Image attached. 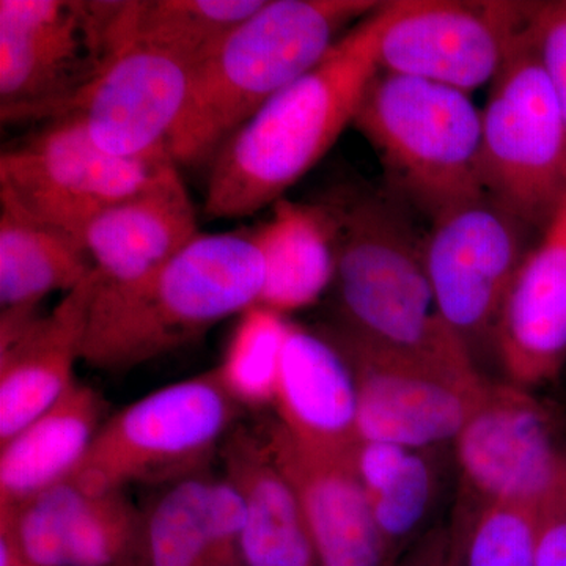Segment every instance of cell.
Masks as SVG:
<instances>
[{"label":"cell","instance_id":"obj_1","mask_svg":"<svg viewBox=\"0 0 566 566\" xmlns=\"http://www.w3.org/2000/svg\"><path fill=\"white\" fill-rule=\"evenodd\" d=\"M394 7L381 2L230 137L211 163L207 216L238 219L273 207L322 161L378 74L379 41Z\"/></svg>","mask_w":566,"mask_h":566},{"label":"cell","instance_id":"obj_2","mask_svg":"<svg viewBox=\"0 0 566 566\" xmlns=\"http://www.w3.org/2000/svg\"><path fill=\"white\" fill-rule=\"evenodd\" d=\"M333 221L345 333L381 352L479 378L471 348L436 301L423 241L392 205L352 189L319 202Z\"/></svg>","mask_w":566,"mask_h":566},{"label":"cell","instance_id":"obj_3","mask_svg":"<svg viewBox=\"0 0 566 566\" xmlns=\"http://www.w3.org/2000/svg\"><path fill=\"white\" fill-rule=\"evenodd\" d=\"M263 281L251 233H200L144 281H96L82 360L122 374L158 359L259 304Z\"/></svg>","mask_w":566,"mask_h":566},{"label":"cell","instance_id":"obj_4","mask_svg":"<svg viewBox=\"0 0 566 566\" xmlns=\"http://www.w3.org/2000/svg\"><path fill=\"white\" fill-rule=\"evenodd\" d=\"M379 6L371 0H266L193 71L167 142L177 166L214 161L245 122Z\"/></svg>","mask_w":566,"mask_h":566},{"label":"cell","instance_id":"obj_5","mask_svg":"<svg viewBox=\"0 0 566 566\" xmlns=\"http://www.w3.org/2000/svg\"><path fill=\"white\" fill-rule=\"evenodd\" d=\"M353 125L395 185L431 218L486 196L482 111L468 93L379 70Z\"/></svg>","mask_w":566,"mask_h":566},{"label":"cell","instance_id":"obj_6","mask_svg":"<svg viewBox=\"0 0 566 566\" xmlns=\"http://www.w3.org/2000/svg\"><path fill=\"white\" fill-rule=\"evenodd\" d=\"M240 411L216 368L174 382L104 420L69 480L88 493H112L205 471Z\"/></svg>","mask_w":566,"mask_h":566},{"label":"cell","instance_id":"obj_7","mask_svg":"<svg viewBox=\"0 0 566 566\" xmlns=\"http://www.w3.org/2000/svg\"><path fill=\"white\" fill-rule=\"evenodd\" d=\"M486 196L524 226L549 222L566 193V122L532 40V25L491 82L482 111Z\"/></svg>","mask_w":566,"mask_h":566},{"label":"cell","instance_id":"obj_8","mask_svg":"<svg viewBox=\"0 0 566 566\" xmlns=\"http://www.w3.org/2000/svg\"><path fill=\"white\" fill-rule=\"evenodd\" d=\"M120 2L2 0V122L54 118L95 81L114 52Z\"/></svg>","mask_w":566,"mask_h":566},{"label":"cell","instance_id":"obj_9","mask_svg":"<svg viewBox=\"0 0 566 566\" xmlns=\"http://www.w3.org/2000/svg\"><path fill=\"white\" fill-rule=\"evenodd\" d=\"M0 155V199L81 238L112 205L147 188L170 153L123 158L103 150L81 118L63 114Z\"/></svg>","mask_w":566,"mask_h":566},{"label":"cell","instance_id":"obj_10","mask_svg":"<svg viewBox=\"0 0 566 566\" xmlns=\"http://www.w3.org/2000/svg\"><path fill=\"white\" fill-rule=\"evenodd\" d=\"M455 450L474 505L516 506L535 520L565 509L566 455L549 415L528 389L486 385Z\"/></svg>","mask_w":566,"mask_h":566},{"label":"cell","instance_id":"obj_11","mask_svg":"<svg viewBox=\"0 0 566 566\" xmlns=\"http://www.w3.org/2000/svg\"><path fill=\"white\" fill-rule=\"evenodd\" d=\"M538 3L397 0L379 41V70L469 95L495 80Z\"/></svg>","mask_w":566,"mask_h":566},{"label":"cell","instance_id":"obj_12","mask_svg":"<svg viewBox=\"0 0 566 566\" xmlns=\"http://www.w3.org/2000/svg\"><path fill=\"white\" fill-rule=\"evenodd\" d=\"M524 223L490 196L433 219L423 260L441 314L471 348L493 331L526 253Z\"/></svg>","mask_w":566,"mask_h":566},{"label":"cell","instance_id":"obj_13","mask_svg":"<svg viewBox=\"0 0 566 566\" xmlns=\"http://www.w3.org/2000/svg\"><path fill=\"white\" fill-rule=\"evenodd\" d=\"M357 387L359 441L439 449L458 438L482 400L486 381L381 352L348 333L335 344Z\"/></svg>","mask_w":566,"mask_h":566},{"label":"cell","instance_id":"obj_14","mask_svg":"<svg viewBox=\"0 0 566 566\" xmlns=\"http://www.w3.org/2000/svg\"><path fill=\"white\" fill-rule=\"evenodd\" d=\"M197 65L180 52L123 32L95 81L59 115H77L92 139L112 155L169 153L167 142Z\"/></svg>","mask_w":566,"mask_h":566},{"label":"cell","instance_id":"obj_15","mask_svg":"<svg viewBox=\"0 0 566 566\" xmlns=\"http://www.w3.org/2000/svg\"><path fill=\"white\" fill-rule=\"evenodd\" d=\"M140 517L125 491L88 493L65 480L0 509V532L32 566H134Z\"/></svg>","mask_w":566,"mask_h":566},{"label":"cell","instance_id":"obj_16","mask_svg":"<svg viewBox=\"0 0 566 566\" xmlns=\"http://www.w3.org/2000/svg\"><path fill=\"white\" fill-rule=\"evenodd\" d=\"M96 281L93 271L46 315L39 308L0 312V444L76 381Z\"/></svg>","mask_w":566,"mask_h":566},{"label":"cell","instance_id":"obj_17","mask_svg":"<svg viewBox=\"0 0 566 566\" xmlns=\"http://www.w3.org/2000/svg\"><path fill=\"white\" fill-rule=\"evenodd\" d=\"M263 438L296 493L319 566L397 565L376 526L352 455L301 444L279 422Z\"/></svg>","mask_w":566,"mask_h":566},{"label":"cell","instance_id":"obj_18","mask_svg":"<svg viewBox=\"0 0 566 566\" xmlns=\"http://www.w3.org/2000/svg\"><path fill=\"white\" fill-rule=\"evenodd\" d=\"M495 345L513 385L531 389L566 364V193L505 294Z\"/></svg>","mask_w":566,"mask_h":566},{"label":"cell","instance_id":"obj_19","mask_svg":"<svg viewBox=\"0 0 566 566\" xmlns=\"http://www.w3.org/2000/svg\"><path fill=\"white\" fill-rule=\"evenodd\" d=\"M188 189L169 164L142 191L112 205L82 233L99 286L144 281L199 237Z\"/></svg>","mask_w":566,"mask_h":566},{"label":"cell","instance_id":"obj_20","mask_svg":"<svg viewBox=\"0 0 566 566\" xmlns=\"http://www.w3.org/2000/svg\"><path fill=\"white\" fill-rule=\"evenodd\" d=\"M274 406L279 424L301 444L352 455L357 436V387L353 368L334 342L290 326Z\"/></svg>","mask_w":566,"mask_h":566},{"label":"cell","instance_id":"obj_21","mask_svg":"<svg viewBox=\"0 0 566 566\" xmlns=\"http://www.w3.org/2000/svg\"><path fill=\"white\" fill-rule=\"evenodd\" d=\"M221 458L245 504L238 566H319L296 493L263 436L238 428L223 441Z\"/></svg>","mask_w":566,"mask_h":566},{"label":"cell","instance_id":"obj_22","mask_svg":"<svg viewBox=\"0 0 566 566\" xmlns=\"http://www.w3.org/2000/svg\"><path fill=\"white\" fill-rule=\"evenodd\" d=\"M102 395L74 381L28 427L0 444V509H11L69 480L104 420Z\"/></svg>","mask_w":566,"mask_h":566},{"label":"cell","instance_id":"obj_23","mask_svg":"<svg viewBox=\"0 0 566 566\" xmlns=\"http://www.w3.org/2000/svg\"><path fill=\"white\" fill-rule=\"evenodd\" d=\"M270 221L251 233L264 263L259 305L277 314L314 305L335 281L333 221L322 203L281 199Z\"/></svg>","mask_w":566,"mask_h":566},{"label":"cell","instance_id":"obj_24","mask_svg":"<svg viewBox=\"0 0 566 566\" xmlns=\"http://www.w3.org/2000/svg\"><path fill=\"white\" fill-rule=\"evenodd\" d=\"M95 271L81 238L41 222L0 199V307L39 308L44 297L69 293Z\"/></svg>","mask_w":566,"mask_h":566},{"label":"cell","instance_id":"obj_25","mask_svg":"<svg viewBox=\"0 0 566 566\" xmlns=\"http://www.w3.org/2000/svg\"><path fill=\"white\" fill-rule=\"evenodd\" d=\"M438 449L359 441L353 449L354 471L370 502L376 526L390 556L401 554L423 535L438 501ZM430 528V527H428Z\"/></svg>","mask_w":566,"mask_h":566},{"label":"cell","instance_id":"obj_26","mask_svg":"<svg viewBox=\"0 0 566 566\" xmlns=\"http://www.w3.org/2000/svg\"><path fill=\"white\" fill-rule=\"evenodd\" d=\"M211 474L167 483L142 510L134 566H218L210 515Z\"/></svg>","mask_w":566,"mask_h":566},{"label":"cell","instance_id":"obj_27","mask_svg":"<svg viewBox=\"0 0 566 566\" xmlns=\"http://www.w3.org/2000/svg\"><path fill=\"white\" fill-rule=\"evenodd\" d=\"M263 0H147L125 2L123 32L202 63L262 9Z\"/></svg>","mask_w":566,"mask_h":566},{"label":"cell","instance_id":"obj_28","mask_svg":"<svg viewBox=\"0 0 566 566\" xmlns=\"http://www.w3.org/2000/svg\"><path fill=\"white\" fill-rule=\"evenodd\" d=\"M290 326L283 315L259 304L240 315L216 370L227 392L241 408L274 405Z\"/></svg>","mask_w":566,"mask_h":566},{"label":"cell","instance_id":"obj_29","mask_svg":"<svg viewBox=\"0 0 566 566\" xmlns=\"http://www.w3.org/2000/svg\"><path fill=\"white\" fill-rule=\"evenodd\" d=\"M464 566H536L535 516L516 506H476Z\"/></svg>","mask_w":566,"mask_h":566},{"label":"cell","instance_id":"obj_30","mask_svg":"<svg viewBox=\"0 0 566 566\" xmlns=\"http://www.w3.org/2000/svg\"><path fill=\"white\" fill-rule=\"evenodd\" d=\"M475 506L461 501L452 520L428 528L401 554L395 566H464Z\"/></svg>","mask_w":566,"mask_h":566},{"label":"cell","instance_id":"obj_31","mask_svg":"<svg viewBox=\"0 0 566 566\" xmlns=\"http://www.w3.org/2000/svg\"><path fill=\"white\" fill-rule=\"evenodd\" d=\"M532 40L566 122V0L538 3Z\"/></svg>","mask_w":566,"mask_h":566},{"label":"cell","instance_id":"obj_32","mask_svg":"<svg viewBox=\"0 0 566 566\" xmlns=\"http://www.w3.org/2000/svg\"><path fill=\"white\" fill-rule=\"evenodd\" d=\"M535 565L566 566V506L536 517Z\"/></svg>","mask_w":566,"mask_h":566}]
</instances>
